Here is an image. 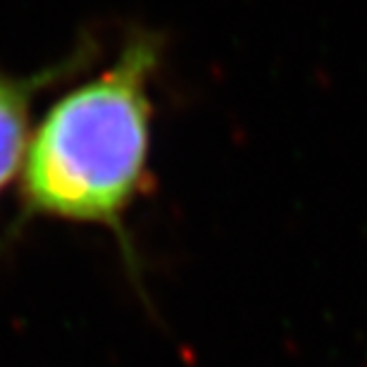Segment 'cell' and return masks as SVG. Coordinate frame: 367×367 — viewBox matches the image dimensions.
<instances>
[{
    "instance_id": "obj_1",
    "label": "cell",
    "mask_w": 367,
    "mask_h": 367,
    "mask_svg": "<svg viewBox=\"0 0 367 367\" xmlns=\"http://www.w3.org/2000/svg\"><path fill=\"white\" fill-rule=\"evenodd\" d=\"M165 43L134 29L113 62L77 74L31 127L19 215L94 225L129 248L127 215L150 181L155 96Z\"/></svg>"
},
{
    "instance_id": "obj_2",
    "label": "cell",
    "mask_w": 367,
    "mask_h": 367,
    "mask_svg": "<svg viewBox=\"0 0 367 367\" xmlns=\"http://www.w3.org/2000/svg\"><path fill=\"white\" fill-rule=\"evenodd\" d=\"M96 57V43H79L69 55L45 64V67L17 74L0 67V191L15 181L22 169V157L31 134L34 105L43 91L55 89L77 74L86 72Z\"/></svg>"
}]
</instances>
